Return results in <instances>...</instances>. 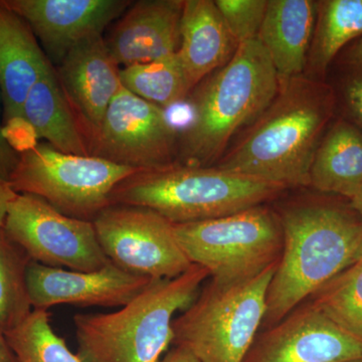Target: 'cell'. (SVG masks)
I'll return each instance as SVG.
<instances>
[{
  "instance_id": "8",
  "label": "cell",
  "mask_w": 362,
  "mask_h": 362,
  "mask_svg": "<svg viewBox=\"0 0 362 362\" xmlns=\"http://www.w3.org/2000/svg\"><path fill=\"white\" fill-rule=\"evenodd\" d=\"M137 169L96 156L59 151L47 142L20 154L8 178L16 194L35 195L59 213L92 221L111 206L114 188Z\"/></svg>"
},
{
  "instance_id": "23",
  "label": "cell",
  "mask_w": 362,
  "mask_h": 362,
  "mask_svg": "<svg viewBox=\"0 0 362 362\" xmlns=\"http://www.w3.org/2000/svg\"><path fill=\"white\" fill-rule=\"evenodd\" d=\"M120 80L124 88L161 109L183 101L192 90L177 52L121 68Z\"/></svg>"
},
{
  "instance_id": "13",
  "label": "cell",
  "mask_w": 362,
  "mask_h": 362,
  "mask_svg": "<svg viewBox=\"0 0 362 362\" xmlns=\"http://www.w3.org/2000/svg\"><path fill=\"white\" fill-rule=\"evenodd\" d=\"M129 0H0L28 23L56 68L83 40L103 35Z\"/></svg>"
},
{
  "instance_id": "28",
  "label": "cell",
  "mask_w": 362,
  "mask_h": 362,
  "mask_svg": "<svg viewBox=\"0 0 362 362\" xmlns=\"http://www.w3.org/2000/svg\"><path fill=\"white\" fill-rule=\"evenodd\" d=\"M358 70L345 82L343 98L349 115L362 130V59L356 57Z\"/></svg>"
},
{
  "instance_id": "12",
  "label": "cell",
  "mask_w": 362,
  "mask_h": 362,
  "mask_svg": "<svg viewBox=\"0 0 362 362\" xmlns=\"http://www.w3.org/2000/svg\"><path fill=\"white\" fill-rule=\"evenodd\" d=\"M362 361V341L305 301L276 325L258 333L243 362Z\"/></svg>"
},
{
  "instance_id": "29",
  "label": "cell",
  "mask_w": 362,
  "mask_h": 362,
  "mask_svg": "<svg viewBox=\"0 0 362 362\" xmlns=\"http://www.w3.org/2000/svg\"><path fill=\"white\" fill-rule=\"evenodd\" d=\"M2 97L0 92V176L8 181L9 176L18 165L20 154L6 141L4 135V122H2Z\"/></svg>"
},
{
  "instance_id": "21",
  "label": "cell",
  "mask_w": 362,
  "mask_h": 362,
  "mask_svg": "<svg viewBox=\"0 0 362 362\" xmlns=\"http://www.w3.org/2000/svg\"><path fill=\"white\" fill-rule=\"evenodd\" d=\"M362 185V130L337 121L323 136L310 168V185L350 199Z\"/></svg>"
},
{
  "instance_id": "3",
  "label": "cell",
  "mask_w": 362,
  "mask_h": 362,
  "mask_svg": "<svg viewBox=\"0 0 362 362\" xmlns=\"http://www.w3.org/2000/svg\"><path fill=\"white\" fill-rule=\"evenodd\" d=\"M280 78L258 39L238 45L232 59L197 88L194 120L178 138L176 163L209 166L233 135L275 99Z\"/></svg>"
},
{
  "instance_id": "10",
  "label": "cell",
  "mask_w": 362,
  "mask_h": 362,
  "mask_svg": "<svg viewBox=\"0 0 362 362\" xmlns=\"http://www.w3.org/2000/svg\"><path fill=\"white\" fill-rule=\"evenodd\" d=\"M32 261L52 268L96 271L110 262L92 221L59 213L35 195L16 194L2 226Z\"/></svg>"
},
{
  "instance_id": "25",
  "label": "cell",
  "mask_w": 362,
  "mask_h": 362,
  "mask_svg": "<svg viewBox=\"0 0 362 362\" xmlns=\"http://www.w3.org/2000/svg\"><path fill=\"white\" fill-rule=\"evenodd\" d=\"M32 259L0 228V327L16 329L33 311L28 295V265Z\"/></svg>"
},
{
  "instance_id": "32",
  "label": "cell",
  "mask_w": 362,
  "mask_h": 362,
  "mask_svg": "<svg viewBox=\"0 0 362 362\" xmlns=\"http://www.w3.org/2000/svg\"><path fill=\"white\" fill-rule=\"evenodd\" d=\"M0 362H18L13 350L7 340L6 332L0 327Z\"/></svg>"
},
{
  "instance_id": "14",
  "label": "cell",
  "mask_w": 362,
  "mask_h": 362,
  "mask_svg": "<svg viewBox=\"0 0 362 362\" xmlns=\"http://www.w3.org/2000/svg\"><path fill=\"white\" fill-rule=\"evenodd\" d=\"M28 295L33 310L59 305L122 307L152 282L109 263L96 271L52 268L32 261L28 265Z\"/></svg>"
},
{
  "instance_id": "6",
  "label": "cell",
  "mask_w": 362,
  "mask_h": 362,
  "mask_svg": "<svg viewBox=\"0 0 362 362\" xmlns=\"http://www.w3.org/2000/svg\"><path fill=\"white\" fill-rule=\"evenodd\" d=\"M277 263L257 277L221 284L209 280L173 322L175 346L199 362H243L263 325L266 296Z\"/></svg>"
},
{
  "instance_id": "27",
  "label": "cell",
  "mask_w": 362,
  "mask_h": 362,
  "mask_svg": "<svg viewBox=\"0 0 362 362\" xmlns=\"http://www.w3.org/2000/svg\"><path fill=\"white\" fill-rule=\"evenodd\" d=\"M214 2L238 45L258 37L268 0H216Z\"/></svg>"
},
{
  "instance_id": "7",
  "label": "cell",
  "mask_w": 362,
  "mask_h": 362,
  "mask_svg": "<svg viewBox=\"0 0 362 362\" xmlns=\"http://www.w3.org/2000/svg\"><path fill=\"white\" fill-rule=\"evenodd\" d=\"M176 238L190 263L209 278L235 284L257 277L280 259V216L265 204L221 218L175 223Z\"/></svg>"
},
{
  "instance_id": "9",
  "label": "cell",
  "mask_w": 362,
  "mask_h": 362,
  "mask_svg": "<svg viewBox=\"0 0 362 362\" xmlns=\"http://www.w3.org/2000/svg\"><path fill=\"white\" fill-rule=\"evenodd\" d=\"M93 223L105 256L131 275L173 279L192 266L176 238L175 223L152 209L111 204Z\"/></svg>"
},
{
  "instance_id": "16",
  "label": "cell",
  "mask_w": 362,
  "mask_h": 362,
  "mask_svg": "<svg viewBox=\"0 0 362 362\" xmlns=\"http://www.w3.org/2000/svg\"><path fill=\"white\" fill-rule=\"evenodd\" d=\"M183 0L133 1L104 37L119 68L175 54L180 45Z\"/></svg>"
},
{
  "instance_id": "15",
  "label": "cell",
  "mask_w": 362,
  "mask_h": 362,
  "mask_svg": "<svg viewBox=\"0 0 362 362\" xmlns=\"http://www.w3.org/2000/svg\"><path fill=\"white\" fill-rule=\"evenodd\" d=\"M54 70L89 147L122 87L120 68L112 59L104 35H98L74 47Z\"/></svg>"
},
{
  "instance_id": "35",
  "label": "cell",
  "mask_w": 362,
  "mask_h": 362,
  "mask_svg": "<svg viewBox=\"0 0 362 362\" xmlns=\"http://www.w3.org/2000/svg\"><path fill=\"white\" fill-rule=\"evenodd\" d=\"M356 57L362 59V40L359 42L358 47H357Z\"/></svg>"
},
{
  "instance_id": "17",
  "label": "cell",
  "mask_w": 362,
  "mask_h": 362,
  "mask_svg": "<svg viewBox=\"0 0 362 362\" xmlns=\"http://www.w3.org/2000/svg\"><path fill=\"white\" fill-rule=\"evenodd\" d=\"M54 68L28 23L0 4V92L4 125L23 118L28 93Z\"/></svg>"
},
{
  "instance_id": "11",
  "label": "cell",
  "mask_w": 362,
  "mask_h": 362,
  "mask_svg": "<svg viewBox=\"0 0 362 362\" xmlns=\"http://www.w3.org/2000/svg\"><path fill=\"white\" fill-rule=\"evenodd\" d=\"M90 156L151 170L175 164L178 137L163 109L124 88L112 100L89 143Z\"/></svg>"
},
{
  "instance_id": "18",
  "label": "cell",
  "mask_w": 362,
  "mask_h": 362,
  "mask_svg": "<svg viewBox=\"0 0 362 362\" xmlns=\"http://www.w3.org/2000/svg\"><path fill=\"white\" fill-rule=\"evenodd\" d=\"M238 44L213 0H185L177 56L190 89L226 65Z\"/></svg>"
},
{
  "instance_id": "30",
  "label": "cell",
  "mask_w": 362,
  "mask_h": 362,
  "mask_svg": "<svg viewBox=\"0 0 362 362\" xmlns=\"http://www.w3.org/2000/svg\"><path fill=\"white\" fill-rule=\"evenodd\" d=\"M16 194V192H14L8 181L0 176V228L4 226L7 209H8L9 204L13 201Z\"/></svg>"
},
{
  "instance_id": "33",
  "label": "cell",
  "mask_w": 362,
  "mask_h": 362,
  "mask_svg": "<svg viewBox=\"0 0 362 362\" xmlns=\"http://www.w3.org/2000/svg\"><path fill=\"white\" fill-rule=\"evenodd\" d=\"M350 206L356 211L357 216H359L362 221V185L357 190L356 194L349 199Z\"/></svg>"
},
{
  "instance_id": "20",
  "label": "cell",
  "mask_w": 362,
  "mask_h": 362,
  "mask_svg": "<svg viewBox=\"0 0 362 362\" xmlns=\"http://www.w3.org/2000/svg\"><path fill=\"white\" fill-rule=\"evenodd\" d=\"M23 118L32 126L37 140H45L64 153L90 156L87 139L59 85L54 68L28 93Z\"/></svg>"
},
{
  "instance_id": "5",
  "label": "cell",
  "mask_w": 362,
  "mask_h": 362,
  "mask_svg": "<svg viewBox=\"0 0 362 362\" xmlns=\"http://www.w3.org/2000/svg\"><path fill=\"white\" fill-rule=\"evenodd\" d=\"M283 190L280 185L216 166L175 163L125 178L114 188L110 202L146 207L177 225L264 206Z\"/></svg>"
},
{
  "instance_id": "34",
  "label": "cell",
  "mask_w": 362,
  "mask_h": 362,
  "mask_svg": "<svg viewBox=\"0 0 362 362\" xmlns=\"http://www.w3.org/2000/svg\"><path fill=\"white\" fill-rule=\"evenodd\" d=\"M354 262H362V243L361 246H359L358 250H357L356 257H354Z\"/></svg>"
},
{
  "instance_id": "19",
  "label": "cell",
  "mask_w": 362,
  "mask_h": 362,
  "mask_svg": "<svg viewBox=\"0 0 362 362\" xmlns=\"http://www.w3.org/2000/svg\"><path fill=\"white\" fill-rule=\"evenodd\" d=\"M318 2L268 0L258 37L279 78L299 77L305 70L317 20Z\"/></svg>"
},
{
  "instance_id": "22",
  "label": "cell",
  "mask_w": 362,
  "mask_h": 362,
  "mask_svg": "<svg viewBox=\"0 0 362 362\" xmlns=\"http://www.w3.org/2000/svg\"><path fill=\"white\" fill-rule=\"evenodd\" d=\"M361 35L362 0L319 1L309 52L311 70L322 75L342 47Z\"/></svg>"
},
{
  "instance_id": "1",
  "label": "cell",
  "mask_w": 362,
  "mask_h": 362,
  "mask_svg": "<svg viewBox=\"0 0 362 362\" xmlns=\"http://www.w3.org/2000/svg\"><path fill=\"white\" fill-rule=\"evenodd\" d=\"M337 96L310 78H280L275 99L216 168L290 187H309L310 168Z\"/></svg>"
},
{
  "instance_id": "26",
  "label": "cell",
  "mask_w": 362,
  "mask_h": 362,
  "mask_svg": "<svg viewBox=\"0 0 362 362\" xmlns=\"http://www.w3.org/2000/svg\"><path fill=\"white\" fill-rule=\"evenodd\" d=\"M6 335L18 362H82L54 332L49 311L33 310Z\"/></svg>"
},
{
  "instance_id": "31",
  "label": "cell",
  "mask_w": 362,
  "mask_h": 362,
  "mask_svg": "<svg viewBox=\"0 0 362 362\" xmlns=\"http://www.w3.org/2000/svg\"><path fill=\"white\" fill-rule=\"evenodd\" d=\"M158 362H199V359L190 354L187 349L180 346H173L168 350Z\"/></svg>"
},
{
  "instance_id": "24",
  "label": "cell",
  "mask_w": 362,
  "mask_h": 362,
  "mask_svg": "<svg viewBox=\"0 0 362 362\" xmlns=\"http://www.w3.org/2000/svg\"><path fill=\"white\" fill-rule=\"evenodd\" d=\"M362 341V262H354L306 300Z\"/></svg>"
},
{
  "instance_id": "4",
  "label": "cell",
  "mask_w": 362,
  "mask_h": 362,
  "mask_svg": "<svg viewBox=\"0 0 362 362\" xmlns=\"http://www.w3.org/2000/svg\"><path fill=\"white\" fill-rule=\"evenodd\" d=\"M209 272L199 265L173 279L153 280L111 313L74 316L82 362H158L173 344L177 311L194 302Z\"/></svg>"
},
{
  "instance_id": "2",
  "label": "cell",
  "mask_w": 362,
  "mask_h": 362,
  "mask_svg": "<svg viewBox=\"0 0 362 362\" xmlns=\"http://www.w3.org/2000/svg\"><path fill=\"white\" fill-rule=\"evenodd\" d=\"M279 216L283 249L267 291L264 329L280 322L354 264L362 243V221L351 207L308 202Z\"/></svg>"
},
{
  "instance_id": "36",
  "label": "cell",
  "mask_w": 362,
  "mask_h": 362,
  "mask_svg": "<svg viewBox=\"0 0 362 362\" xmlns=\"http://www.w3.org/2000/svg\"><path fill=\"white\" fill-rule=\"evenodd\" d=\"M350 362H362V361H350Z\"/></svg>"
}]
</instances>
